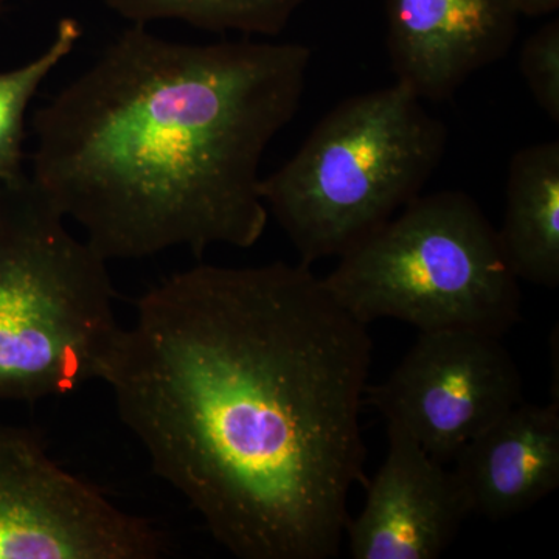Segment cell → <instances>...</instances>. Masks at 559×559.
Instances as JSON below:
<instances>
[{"instance_id":"277c9868","label":"cell","mask_w":559,"mask_h":559,"mask_svg":"<svg viewBox=\"0 0 559 559\" xmlns=\"http://www.w3.org/2000/svg\"><path fill=\"white\" fill-rule=\"evenodd\" d=\"M447 142L443 121L395 81L331 109L261 178V198L300 263L340 259L421 194Z\"/></svg>"},{"instance_id":"9a60e30c","label":"cell","mask_w":559,"mask_h":559,"mask_svg":"<svg viewBox=\"0 0 559 559\" xmlns=\"http://www.w3.org/2000/svg\"><path fill=\"white\" fill-rule=\"evenodd\" d=\"M520 16L544 17L557 13L559 0H511Z\"/></svg>"},{"instance_id":"2e32d148","label":"cell","mask_w":559,"mask_h":559,"mask_svg":"<svg viewBox=\"0 0 559 559\" xmlns=\"http://www.w3.org/2000/svg\"><path fill=\"white\" fill-rule=\"evenodd\" d=\"M11 2H14V0H0V11L5 9L7 5H10Z\"/></svg>"},{"instance_id":"52a82bcc","label":"cell","mask_w":559,"mask_h":559,"mask_svg":"<svg viewBox=\"0 0 559 559\" xmlns=\"http://www.w3.org/2000/svg\"><path fill=\"white\" fill-rule=\"evenodd\" d=\"M522 401L502 337L466 330L419 331L389 377L366 389V404L443 465Z\"/></svg>"},{"instance_id":"5bb4252c","label":"cell","mask_w":559,"mask_h":559,"mask_svg":"<svg viewBox=\"0 0 559 559\" xmlns=\"http://www.w3.org/2000/svg\"><path fill=\"white\" fill-rule=\"evenodd\" d=\"M520 70L536 105L555 123L559 121V21L547 22L525 39Z\"/></svg>"},{"instance_id":"9c48e42d","label":"cell","mask_w":559,"mask_h":559,"mask_svg":"<svg viewBox=\"0 0 559 559\" xmlns=\"http://www.w3.org/2000/svg\"><path fill=\"white\" fill-rule=\"evenodd\" d=\"M388 49L396 83L444 102L507 57L520 13L511 0H388Z\"/></svg>"},{"instance_id":"5b68a950","label":"cell","mask_w":559,"mask_h":559,"mask_svg":"<svg viewBox=\"0 0 559 559\" xmlns=\"http://www.w3.org/2000/svg\"><path fill=\"white\" fill-rule=\"evenodd\" d=\"M322 280L366 325L393 319L502 337L521 318L520 280L498 229L465 191L419 194Z\"/></svg>"},{"instance_id":"7c38bea8","label":"cell","mask_w":559,"mask_h":559,"mask_svg":"<svg viewBox=\"0 0 559 559\" xmlns=\"http://www.w3.org/2000/svg\"><path fill=\"white\" fill-rule=\"evenodd\" d=\"M131 24L179 21L212 33L277 36L307 0H102Z\"/></svg>"},{"instance_id":"30bf717a","label":"cell","mask_w":559,"mask_h":559,"mask_svg":"<svg viewBox=\"0 0 559 559\" xmlns=\"http://www.w3.org/2000/svg\"><path fill=\"white\" fill-rule=\"evenodd\" d=\"M454 462L471 513L496 522L532 509L559 487V401H522Z\"/></svg>"},{"instance_id":"4fadbf2b","label":"cell","mask_w":559,"mask_h":559,"mask_svg":"<svg viewBox=\"0 0 559 559\" xmlns=\"http://www.w3.org/2000/svg\"><path fill=\"white\" fill-rule=\"evenodd\" d=\"M83 28L62 17L53 39L38 57L0 72V187L24 178L25 117L44 81L79 46Z\"/></svg>"},{"instance_id":"8fae6325","label":"cell","mask_w":559,"mask_h":559,"mask_svg":"<svg viewBox=\"0 0 559 559\" xmlns=\"http://www.w3.org/2000/svg\"><path fill=\"white\" fill-rule=\"evenodd\" d=\"M500 246L518 280L559 286V142L533 143L513 154L506 186Z\"/></svg>"},{"instance_id":"6da1fadb","label":"cell","mask_w":559,"mask_h":559,"mask_svg":"<svg viewBox=\"0 0 559 559\" xmlns=\"http://www.w3.org/2000/svg\"><path fill=\"white\" fill-rule=\"evenodd\" d=\"M369 325L311 266L198 264L135 304L103 382L151 468L240 559H331L366 487Z\"/></svg>"},{"instance_id":"7a4b0ae2","label":"cell","mask_w":559,"mask_h":559,"mask_svg":"<svg viewBox=\"0 0 559 559\" xmlns=\"http://www.w3.org/2000/svg\"><path fill=\"white\" fill-rule=\"evenodd\" d=\"M304 44H187L132 24L33 117L32 179L105 260L248 249L260 164L296 117Z\"/></svg>"},{"instance_id":"ba28073f","label":"cell","mask_w":559,"mask_h":559,"mask_svg":"<svg viewBox=\"0 0 559 559\" xmlns=\"http://www.w3.org/2000/svg\"><path fill=\"white\" fill-rule=\"evenodd\" d=\"M366 487L364 509L345 533L353 559L439 558L471 514L454 471L395 423L388 421V454Z\"/></svg>"},{"instance_id":"8992f818","label":"cell","mask_w":559,"mask_h":559,"mask_svg":"<svg viewBox=\"0 0 559 559\" xmlns=\"http://www.w3.org/2000/svg\"><path fill=\"white\" fill-rule=\"evenodd\" d=\"M164 533L61 468L38 432L0 421V559H156Z\"/></svg>"},{"instance_id":"3957f363","label":"cell","mask_w":559,"mask_h":559,"mask_svg":"<svg viewBox=\"0 0 559 559\" xmlns=\"http://www.w3.org/2000/svg\"><path fill=\"white\" fill-rule=\"evenodd\" d=\"M106 264L32 176L0 187V400L103 381L123 329Z\"/></svg>"}]
</instances>
